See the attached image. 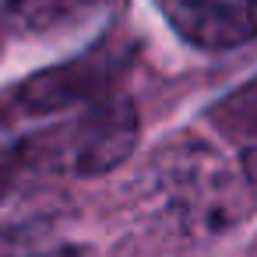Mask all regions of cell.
Wrapping results in <instances>:
<instances>
[{
	"mask_svg": "<svg viewBox=\"0 0 257 257\" xmlns=\"http://www.w3.org/2000/svg\"><path fill=\"white\" fill-rule=\"evenodd\" d=\"M138 109L127 95L109 92L88 106H78L57 123L18 141L29 173H74L99 176L116 169L138 145Z\"/></svg>",
	"mask_w": 257,
	"mask_h": 257,
	"instance_id": "1",
	"label": "cell"
},
{
	"mask_svg": "<svg viewBox=\"0 0 257 257\" xmlns=\"http://www.w3.org/2000/svg\"><path fill=\"white\" fill-rule=\"evenodd\" d=\"M127 53L113 43H102L74 60L46 67L32 78L15 81L0 92V127H18L32 120L64 116L78 106H88L113 92L116 78L123 74Z\"/></svg>",
	"mask_w": 257,
	"mask_h": 257,
	"instance_id": "2",
	"label": "cell"
},
{
	"mask_svg": "<svg viewBox=\"0 0 257 257\" xmlns=\"http://www.w3.org/2000/svg\"><path fill=\"white\" fill-rule=\"evenodd\" d=\"M155 8L197 50H232L257 36V0H155Z\"/></svg>",
	"mask_w": 257,
	"mask_h": 257,
	"instance_id": "3",
	"label": "cell"
},
{
	"mask_svg": "<svg viewBox=\"0 0 257 257\" xmlns=\"http://www.w3.org/2000/svg\"><path fill=\"white\" fill-rule=\"evenodd\" d=\"M116 0H4V15L36 36L74 32L99 15H106Z\"/></svg>",
	"mask_w": 257,
	"mask_h": 257,
	"instance_id": "4",
	"label": "cell"
},
{
	"mask_svg": "<svg viewBox=\"0 0 257 257\" xmlns=\"http://www.w3.org/2000/svg\"><path fill=\"white\" fill-rule=\"evenodd\" d=\"M211 120L222 134H229L236 141H257V78H250L246 85L229 92L211 109Z\"/></svg>",
	"mask_w": 257,
	"mask_h": 257,
	"instance_id": "5",
	"label": "cell"
},
{
	"mask_svg": "<svg viewBox=\"0 0 257 257\" xmlns=\"http://www.w3.org/2000/svg\"><path fill=\"white\" fill-rule=\"evenodd\" d=\"M0 257H92V250L81 243H60L36 232L0 229Z\"/></svg>",
	"mask_w": 257,
	"mask_h": 257,
	"instance_id": "6",
	"label": "cell"
},
{
	"mask_svg": "<svg viewBox=\"0 0 257 257\" xmlns=\"http://www.w3.org/2000/svg\"><path fill=\"white\" fill-rule=\"evenodd\" d=\"M22 173H25V159H22L18 141L0 145V190H8V187H11Z\"/></svg>",
	"mask_w": 257,
	"mask_h": 257,
	"instance_id": "7",
	"label": "cell"
},
{
	"mask_svg": "<svg viewBox=\"0 0 257 257\" xmlns=\"http://www.w3.org/2000/svg\"><path fill=\"white\" fill-rule=\"evenodd\" d=\"M243 169H246V180L257 187V145L246 152V159H243Z\"/></svg>",
	"mask_w": 257,
	"mask_h": 257,
	"instance_id": "8",
	"label": "cell"
}]
</instances>
